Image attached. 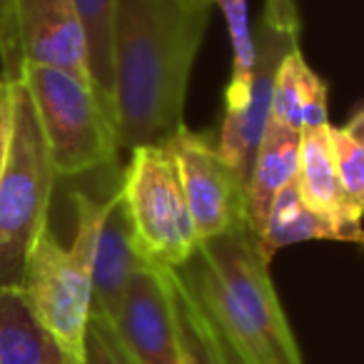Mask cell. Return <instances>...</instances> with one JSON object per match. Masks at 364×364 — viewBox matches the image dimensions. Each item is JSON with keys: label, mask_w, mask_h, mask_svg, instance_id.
I'll list each match as a JSON object with an SVG mask.
<instances>
[{"label": "cell", "mask_w": 364, "mask_h": 364, "mask_svg": "<svg viewBox=\"0 0 364 364\" xmlns=\"http://www.w3.org/2000/svg\"><path fill=\"white\" fill-rule=\"evenodd\" d=\"M299 137V132L284 130L272 122L264 130L247 177V215L255 235L262 230L269 205L274 203L279 190L287 188L297 175Z\"/></svg>", "instance_id": "14"}, {"label": "cell", "mask_w": 364, "mask_h": 364, "mask_svg": "<svg viewBox=\"0 0 364 364\" xmlns=\"http://www.w3.org/2000/svg\"><path fill=\"white\" fill-rule=\"evenodd\" d=\"M107 195L102 200L87 193L75 195L73 242L65 247L48 225L33 245L21 284L31 312L55 339L70 364H85V329L90 322L92 297V252Z\"/></svg>", "instance_id": "3"}, {"label": "cell", "mask_w": 364, "mask_h": 364, "mask_svg": "<svg viewBox=\"0 0 364 364\" xmlns=\"http://www.w3.org/2000/svg\"><path fill=\"white\" fill-rule=\"evenodd\" d=\"M257 60H255L252 85L237 112H225L220 122L215 147L230 167L240 175L247 188L250 167L257 155V147L269 125V102H272V82L282 58L299 48V33H284L259 21L255 31Z\"/></svg>", "instance_id": "10"}, {"label": "cell", "mask_w": 364, "mask_h": 364, "mask_svg": "<svg viewBox=\"0 0 364 364\" xmlns=\"http://www.w3.org/2000/svg\"><path fill=\"white\" fill-rule=\"evenodd\" d=\"M0 364H70L21 289H0Z\"/></svg>", "instance_id": "15"}, {"label": "cell", "mask_w": 364, "mask_h": 364, "mask_svg": "<svg viewBox=\"0 0 364 364\" xmlns=\"http://www.w3.org/2000/svg\"><path fill=\"white\" fill-rule=\"evenodd\" d=\"M8 82L13 130L6 170L0 175V289H21L33 245L48 228L58 175L26 87L21 80Z\"/></svg>", "instance_id": "4"}, {"label": "cell", "mask_w": 364, "mask_h": 364, "mask_svg": "<svg viewBox=\"0 0 364 364\" xmlns=\"http://www.w3.org/2000/svg\"><path fill=\"white\" fill-rule=\"evenodd\" d=\"M18 80L33 102L58 180L85 177L115 162V125L90 82L43 65H23Z\"/></svg>", "instance_id": "5"}, {"label": "cell", "mask_w": 364, "mask_h": 364, "mask_svg": "<svg viewBox=\"0 0 364 364\" xmlns=\"http://www.w3.org/2000/svg\"><path fill=\"white\" fill-rule=\"evenodd\" d=\"M147 264L150 262L137 250L130 215H127L120 182H117V188L107 195L105 205H102L100 225H97L95 235L90 317L110 319L130 279Z\"/></svg>", "instance_id": "11"}, {"label": "cell", "mask_w": 364, "mask_h": 364, "mask_svg": "<svg viewBox=\"0 0 364 364\" xmlns=\"http://www.w3.org/2000/svg\"><path fill=\"white\" fill-rule=\"evenodd\" d=\"M294 185L304 205L337 228L342 242H362V225L354 223L344 210L342 190L334 170L332 142H329V125L302 132Z\"/></svg>", "instance_id": "12"}, {"label": "cell", "mask_w": 364, "mask_h": 364, "mask_svg": "<svg viewBox=\"0 0 364 364\" xmlns=\"http://www.w3.org/2000/svg\"><path fill=\"white\" fill-rule=\"evenodd\" d=\"M262 23L284 33H299L302 21H299L297 0H264Z\"/></svg>", "instance_id": "22"}, {"label": "cell", "mask_w": 364, "mask_h": 364, "mask_svg": "<svg viewBox=\"0 0 364 364\" xmlns=\"http://www.w3.org/2000/svg\"><path fill=\"white\" fill-rule=\"evenodd\" d=\"M314 240L342 242L337 228L304 205V200L299 198L297 185L292 180L287 188L279 190L274 203L269 205L267 220H264L262 230L257 232L259 252H262V257L267 262H272V257L282 247L299 242H314Z\"/></svg>", "instance_id": "16"}, {"label": "cell", "mask_w": 364, "mask_h": 364, "mask_svg": "<svg viewBox=\"0 0 364 364\" xmlns=\"http://www.w3.org/2000/svg\"><path fill=\"white\" fill-rule=\"evenodd\" d=\"M11 130H13V97L11 82L0 77V175L6 170L8 147H11Z\"/></svg>", "instance_id": "23"}, {"label": "cell", "mask_w": 364, "mask_h": 364, "mask_svg": "<svg viewBox=\"0 0 364 364\" xmlns=\"http://www.w3.org/2000/svg\"><path fill=\"white\" fill-rule=\"evenodd\" d=\"M167 145L200 242L250 225L247 188L218 152L213 137L182 125Z\"/></svg>", "instance_id": "8"}, {"label": "cell", "mask_w": 364, "mask_h": 364, "mask_svg": "<svg viewBox=\"0 0 364 364\" xmlns=\"http://www.w3.org/2000/svg\"><path fill=\"white\" fill-rule=\"evenodd\" d=\"M120 193L142 257L162 269L188 262L200 240L167 142L130 150Z\"/></svg>", "instance_id": "6"}, {"label": "cell", "mask_w": 364, "mask_h": 364, "mask_svg": "<svg viewBox=\"0 0 364 364\" xmlns=\"http://www.w3.org/2000/svg\"><path fill=\"white\" fill-rule=\"evenodd\" d=\"M23 65L65 70L90 82V53L75 0H6L0 18V77Z\"/></svg>", "instance_id": "7"}, {"label": "cell", "mask_w": 364, "mask_h": 364, "mask_svg": "<svg viewBox=\"0 0 364 364\" xmlns=\"http://www.w3.org/2000/svg\"><path fill=\"white\" fill-rule=\"evenodd\" d=\"M269 122L299 135L329 125L327 82L309 68L299 48L289 50L274 73Z\"/></svg>", "instance_id": "13"}, {"label": "cell", "mask_w": 364, "mask_h": 364, "mask_svg": "<svg viewBox=\"0 0 364 364\" xmlns=\"http://www.w3.org/2000/svg\"><path fill=\"white\" fill-rule=\"evenodd\" d=\"M107 322L132 364H182L175 302L162 267L140 269Z\"/></svg>", "instance_id": "9"}, {"label": "cell", "mask_w": 364, "mask_h": 364, "mask_svg": "<svg viewBox=\"0 0 364 364\" xmlns=\"http://www.w3.org/2000/svg\"><path fill=\"white\" fill-rule=\"evenodd\" d=\"M170 272L228 364H302L252 225L203 240L188 262Z\"/></svg>", "instance_id": "2"}, {"label": "cell", "mask_w": 364, "mask_h": 364, "mask_svg": "<svg viewBox=\"0 0 364 364\" xmlns=\"http://www.w3.org/2000/svg\"><path fill=\"white\" fill-rule=\"evenodd\" d=\"M85 364H132L120 339L115 337L110 322L90 317L85 329Z\"/></svg>", "instance_id": "21"}, {"label": "cell", "mask_w": 364, "mask_h": 364, "mask_svg": "<svg viewBox=\"0 0 364 364\" xmlns=\"http://www.w3.org/2000/svg\"><path fill=\"white\" fill-rule=\"evenodd\" d=\"M213 8H220L225 16L232 43V77L225 90V112H237L252 85L255 60H257V43H255V28L250 21L247 0H210Z\"/></svg>", "instance_id": "19"}, {"label": "cell", "mask_w": 364, "mask_h": 364, "mask_svg": "<svg viewBox=\"0 0 364 364\" xmlns=\"http://www.w3.org/2000/svg\"><path fill=\"white\" fill-rule=\"evenodd\" d=\"M334 170L342 190L344 210L354 223L362 225L364 210V112L354 107L349 120L342 127L329 125Z\"/></svg>", "instance_id": "17"}, {"label": "cell", "mask_w": 364, "mask_h": 364, "mask_svg": "<svg viewBox=\"0 0 364 364\" xmlns=\"http://www.w3.org/2000/svg\"><path fill=\"white\" fill-rule=\"evenodd\" d=\"M210 0H115L112 110L120 150L162 145L182 125Z\"/></svg>", "instance_id": "1"}, {"label": "cell", "mask_w": 364, "mask_h": 364, "mask_svg": "<svg viewBox=\"0 0 364 364\" xmlns=\"http://www.w3.org/2000/svg\"><path fill=\"white\" fill-rule=\"evenodd\" d=\"M90 53V80L100 105L115 125L112 110V8L115 0H75Z\"/></svg>", "instance_id": "18"}, {"label": "cell", "mask_w": 364, "mask_h": 364, "mask_svg": "<svg viewBox=\"0 0 364 364\" xmlns=\"http://www.w3.org/2000/svg\"><path fill=\"white\" fill-rule=\"evenodd\" d=\"M3 3H6V0H0V18H3Z\"/></svg>", "instance_id": "24"}, {"label": "cell", "mask_w": 364, "mask_h": 364, "mask_svg": "<svg viewBox=\"0 0 364 364\" xmlns=\"http://www.w3.org/2000/svg\"><path fill=\"white\" fill-rule=\"evenodd\" d=\"M165 272H167V282H170L172 302H175L182 364H228L218 339L213 337L210 327L205 324V319L200 317L195 304L188 299V294L182 292L175 274H172L170 269H165Z\"/></svg>", "instance_id": "20"}]
</instances>
